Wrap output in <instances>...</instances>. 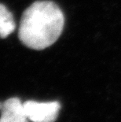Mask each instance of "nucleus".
Listing matches in <instances>:
<instances>
[{
  "mask_svg": "<svg viewBox=\"0 0 121 122\" xmlns=\"http://www.w3.org/2000/svg\"><path fill=\"white\" fill-rule=\"evenodd\" d=\"M2 106H3V102H0V110H2Z\"/></svg>",
  "mask_w": 121,
  "mask_h": 122,
  "instance_id": "nucleus-5",
  "label": "nucleus"
},
{
  "mask_svg": "<svg viewBox=\"0 0 121 122\" xmlns=\"http://www.w3.org/2000/svg\"><path fill=\"white\" fill-rule=\"evenodd\" d=\"M65 17L51 1H37L24 10L18 36L22 43L33 50H43L53 44L63 31Z\"/></svg>",
  "mask_w": 121,
  "mask_h": 122,
  "instance_id": "nucleus-1",
  "label": "nucleus"
},
{
  "mask_svg": "<svg viewBox=\"0 0 121 122\" xmlns=\"http://www.w3.org/2000/svg\"><path fill=\"white\" fill-rule=\"evenodd\" d=\"M24 106L28 120L32 122H54L61 109L58 102L27 101L24 103Z\"/></svg>",
  "mask_w": 121,
  "mask_h": 122,
  "instance_id": "nucleus-2",
  "label": "nucleus"
},
{
  "mask_svg": "<svg viewBox=\"0 0 121 122\" xmlns=\"http://www.w3.org/2000/svg\"><path fill=\"white\" fill-rule=\"evenodd\" d=\"M16 23L11 12L0 3V37L6 38L14 32Z\"/></svg>",
  "mask_w": 121,
  "mask_h": 122,
  "instance_id": "nucleus-4",
  "label": "nucleus"
},
{
  "mask_svg": "<svg viewBox=\"0 0 121 122\" xmlns=\"http://www.w3.org/2000/svg\"><path fill=\"white\" fill-rule=\"evenodd\" d=\"M0 122H28L24 103L17 98H10L3 102Z\"/></svg>",
  "mask_w": 121,
  "mask_h": 122,
  "instance_id": "nucleus-3",
  "label": "nucleus"
}]
</instances>
